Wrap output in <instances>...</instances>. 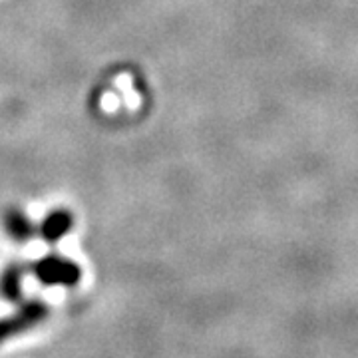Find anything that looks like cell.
I'll use <instances>...</instances> for the list:
<instances>
[{
    "label": "cell",
    "mask_w": 358,
    "mask_h": 358,
    "mask_svg": "<svg viewBox=\"0 0 358 358\" xmlns=\"http://www.w3.org/2000/svg\"><path fill=\"white\" fill-rule=\"evenodd\" d=\"M46 319H48V307L44 301L30 299V301L20 303L14 313L0 317V345L34 329L36 324L44 322Z\"/></svg>",
    "instance_id": "1"
},
{
    "label": "cell",
    "mask_w": 358,
    "mask_h": 358,
    "mask_svg": "<svg viewBox=\"0 0 358 358\" xmlns=\"http://www.w3.org/2000/svg\"><path fill=\"white\" fill-rule=\"evenodd\" d=\"M32 275L46 287H76L82 279V268L64 257L46 255L32 265Z\"/></svg>",
    "instance_id": "2"
},
{
    "label": "cell",
    "mask_w": 358,
    "mask_h": 358,
    "mask_svg": "<svg viewBox=\"0 0 358 358\" xmlns=\"http://www.w3.org/2000/svg\"><path fill=\"white\" fill-rule=\"evenodd\" d=\"M4 229L10 235V239L16 243H28L32 237H34V223L24 215L20 209L10 207L6 213H4Z\"/></svg>",
    "instance_id": "4"
},
{
    "label": "cell",
    "mask_w": 358,
    "mask_h": 358,
    "mask_svg": "<svg viewBox=\"0 0 358 358\" xmlns=\"http://www.w3.org/2000/svg\"><path fill=\"white\" fill-rule=\"evenodd\" d=\"M22 277H24V268L20 265H8L0 275V294L2 299H6L8 303H18L22 299Z\"/></svg>",
    "instance_id": "5"
},
{
    "label": "cell",
    "mask_w": 358,
    "mask_h": 358,
    "mask_svg": "<svg viewBox=\"0 0 358 358\" xmlns=\"http://www.w3.org/2000/svg\"><path fill=\"white\" fill-rule=\"evenodd\" d=\"M72 227H74V217L64 209H58V211H52L50 215H46V219L42 221L40 235L46 243H58Z\"/></svg>",
    "instance_id": "3"
}]
</instances>
